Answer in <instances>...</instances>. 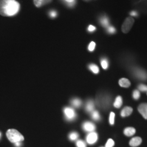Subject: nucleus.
I'll return each instance as SVG.
<instances>
[{"label":"nucleus","mask_w":147,"mask_h":147,"mask_svg":"<svg viewBox=\"0 0 147 147\" xmlns=\"http://www.w3.org/2000/svg\"><path fill=\"white\" fill-rule=\"evenodd\" d=\"M20 10V4L16 0H0V15L9 17L16 15Z\"/></svg>","instance_id":"nucleus-1"},{"label":"nucleus","mask_w":147,"mask_h":147,"mask_svg":"<svg viewBox=\"0 0 147 147\" xmlns=\"http://www.w3.org/2000/svg\"><path fill=\"white\" fill-rule=\"evenodd\" d=\"M6 136L9 141L13 143L22 142L24 140V137L21 135V133L13 129L8 130L6 132Z\"/></svg>","instance_id":"nucleus-2"},{"label":"nucleus","mask_w":147,"mask_h":147,"mask_svg":"<svg viewBox=\"0 0 147 147\" xmlns=\"http://www.w3.org/2000/svg\"><path fill=\"white\" fill-rule=\"evenodd\" d=\"M134 22L135 20L132 17L127 18L121 26V30L124 33H127L130 31L134 24Z\"/></svg>","instance_id":"nucleus-3"},{"label":"nucleus","mask_w":147,"mask_h":147,"mask_svg":"<svg viewBox=\"0 0 147 147\" xmlns=\"http://www.w3.org/2000/svg\"><path fill=\"white\" fill-rule=\"evenodd\" d=\"M64 113L66 119L69 121H73L76 117V113L73 108L67 107L64 109Z\"/></svg>","instance_id":"nucleus-4"},{"label":"nucleus","mask_w":147,"mask_h":147,"mask_svg":"<svg viewBox=\"0 0 147 147\" xmlns=\"http://www.w3.org/2000/svg\"><path fill=\"white\" fill-rule=\"evenodd\" d=\"M98 139V135L95 132H89L86 137V141L89 144H93L97 142Z\"/></svg>","instance_id":"nucleus-5"},{"label":"nucleus","mask_w":147,"mask_h":147,"mask_svg":"<svg viewBox=\"0 0 147 147\" xmlns=\"http://www.w3.org/2000/svg\"><path fill=\"white\" fill-rule=\"evenodd\" d=\"M134 75L138 79L146 80L147 79V73L146 71L143 69L140 68H135L134 70Z\"/></svg>","instance_id":"nucleus-6"},{"label":"nucleus","mask_w":147,"mask_h":147,"mask_svg":"<svg viewBox=\"0 0 147 147\" xmlns=\"http://www.w3.org/2000/svg\"><path fill=\"white\" fill-rule=\"evenodd\" d=\"M82 127L84 131L88 132L94 131L96 128L94 124L90 121L84 122L82 125Z\"/></svg>","instance_id":"nucleus-7"},{"label":"nucleus","mask_w":147,"mask_h":147,"mask_svg":"<svg viewBox=\"0 0 147 147\" xmlns=\"http://www.w3.org/2000/svg\"><path fill=\"white\" fill-rule=\"evenodd\" d=\"M138 112L142 115V116L147 119V104L144 103L141 104L138 107Z\"/></svg>","instance_id":"nucleus-8"},{"label":"nucleus","mask_w":147,"mask_h":147,"mask_svg":"<svg viewBox=\"0 0 147 147\" xmlns=\"http://www.w3.org/2000/svg\"><path fill=\"white\" fill-rule=\"evenodd\" d=\"M142 138L140 137H133L129 142V144L132 147H136L140 146L142 143Z\"/></svg>","instance_id":"nucleus-9"},{"label":"nucleus","mask_w":147,"mask_h":147,"mask_svg":"<svg viewBox=\"0 0 147 147\" xmlns=\"http://www.w3.org/2000/svg\"><path fill=\"white\" fill-rule=\"evenodd\" d=\"M52 1L53 0H33L34 4L37 8L42 7L44 5L51 3Z\"/></svg>","instance_id":"nucleus-10"},{"label":"nucleus","mask_w":147,"mask_h":147,"mask_svg":"<svg viewBox=\"0 0 147 147\" xmlns=\"http://www.w3.org/2000/svg\"><path fill=\"white\" fill-rule=\"evenodd\" d=\"M132 108L131 107L126 106L121 111V115L122 117H125L130 116L132 112Z\"/></svg>","instance_id":"nucleus-11"},{"label":"nucleus","mask_w":147,"mask_h":147,"mask_svg":"<svg viewBox=\"0 0 147 147\" xmlns=\"http://www.w3.org/2000/svg\"><path fill=\"white\" fill-rule=\"evenodd\" d=\"M85 109L86 111L87 112L91 113L94 110V103L92 100H89L87 102L86 106H85Z\"/></svg>","instance_id":"nucleus-12"},{"label":"nucleus","mask_w":147,"mask_h":147,"mask_svg":"<svg viewBox=\"0 0 147 147\" xmlns=\"http://www.w3.org/2000/svg\"><path fill=\"white\" fill-rule=\"evenodd\" d=\"M136 133V130L134 127H127L124 130V134L126 136L130 137L133 136Z\"/></svg>","instance_id":"nucleus-13"},{"label":"nucleus","mask_w":147,"mask_h":147,"mask_svg":"<svg viewBox=\"0 0 147 147\" xmlns=\"http://www.w3.org/2000/svg\"><path fill=\"white\" fill-rule=\"evenodd\" d=\"M119 84L122 87L127 88V87H130V86L131 85V83L128 79H126V78H122L119 80Z\"/></svg>","instance_id":"nucleus-14"},{"label":"nucleus","mask_w":147,"mask_h":147,"mask_svg":"<svg viewBox=\"0 0 147 147\" xmlns=\"http://www.w3.org/2000/svg\"><path fill=\"white\" fill-rule=\"evenodd\" d=\"M123 104V100H122V98L121 96H117L116 98V100L115 101V102L113 104L114 106L117 108V109H119L120 108L121 105Z\"/></svg>","instance_id":"nucleus-15"},{"label":"nucleus","mask_w":147,"mask_h":147,"mask_svg":"<svg viewBox=\"0 0 147 147\" xmlns=\"http://www.w3.org/2000/svg\"><path fill=\"white\" fill-rule=\"evenodd\" d=\"M71 105L76 108H79L82 105V101L78 98H75L71 101Z\"/></svg>","instance_id":"nucleus-16"},{"label":"nucleus","mask_w":147,"mask_h":147,"mask_svg":"<svg viewBox=\"0 0 147 147\" xmlns=\"http://www.w3.org/2000/svg\"><path fill=\"white\" fill-rule=\"evenodd\" d=\"M100 23L102 26L107 27L109 26V20L107 17L103 16L100 19Z\"/></svg>","instance_id":"nucleus-17"},{"label":"nucleus","mask_w":147,"mask_h":147,"mask_svg":"<svg viewBox=\"0 0 147 147\" xmlns=\"http://www.w3.org/2000/svg\"><path fill=\"white\" fill-rule=\"evenodd\" d=\"M91 117L93 120L95 121H99L100 119V116L99 113L97 111L94 110L91 113Z\"/></svg>","instance_id":"nucleus-18"},{"label":"nucleus","mask_w":147,"mask_h":147,"mask_svg":"<svg viewBox=\"0 0 147 147\" xmlns=\"http://www.w3.org/2000/svg\"><path fill=\"white\" fill-rule=\"evenodd\" d=\"M89 69L93 73L95 74H97L99 73V67L94 64H90L89 65Z\"/></svg>","instance_id":"nucleus-19"},{"label":"nucleus","mask_w":147,"mask_h":147,"mask_svg":"<svg viewBox=\"0 0 147 147\" xmlns=\"http://www.w3.org/2000/svg\"><path fill=\"white\" fill-rule=\"evenodd\" d=\"M79 137V134L76 132H71L69 135V138L71 141H76Z\"/></svg>","instance_id":"nucleus-20"},{"label":"nucleus","mask_w":147,"mask_h":147,"mask_svg":"<svg viewBox=\"0 0 147 147\" xmlns=\"http://www.w3.org/2000/svg\"><path fill=\"white\" fill-rule=\"evenodd\" d=\"M101 65L104 69H107L109 67V62L106 58H103L101 61Z\"/></svg>","instance_id":"nucleus-21"},{"label":"nucleus","mask_w":147,"mask_h":147,"mask_svg":"<svg viewBox=\"0 0 147 147\" xmlns=\"http://www.w3.org/2000/svg\"><path fill=\"white\" fill-rule=\"evenodd\" d=\"M76 145L77 147H87L86 142L83 140H78L76 143Z\"/></svg>","instance_id":"nucleus-22"},{"label":"nucleus","mask_w":147,"mask_h":147,"mask_svg":"<svg viewBox=\"0 0 147 147\" xmlns=\"http://www.w3.org/2000/svg\"><path fill=\"white\" fill-rule=\"evenodd\" d=\"M133 98L135 100H138L140 97V92L138 90H135L132 94Z\"/></svg>","instance_id":"nucleus-23"},{"label":"nucleus","mask_w":147,"mask_h":147,"mask_svg":"<svg viewBox=\"0 0 147 147\" xmlns=\"http://www.w3.org/2000/svg\"><path fill=\"white\" fill-rule=\"evenodd\" d=\"M115 146V142L112 139H109L105 144V147H113Z\"/></svg>","instance_id":"nucleus-24"},{"label":"nucleus","mask_w":147,"mask_h":147,"mask_svg":"<svg viewBox=\"0 0 147 147\" xmlns=\"http://www.w3.org/2000/svg\"><path fill=\"white\" fill-rule=\"evenodd\" d=\"M115 114L114 112H111L110 115V119L109 121L111 125H113L115 123Z\"/></svg>","instance_id":"nucleus-25"},{"label":"nucleus","mask_w":147,"mask_h":147,"mask_svg":"<svg viewBox=\"0 0 147 147\" xmlns=\"http://www.w3.org/2000/svg\"><path fill=\"white\" fill-rule=\"evenodd\" d=\"M138 88L139 89V90L141 92H147V86L144 84H140L138 85Z\"/></svg>","instance_id":"nucleus-26"},{"label":"nucleus","mask_w":147,"mask_h":147,"mask_svg":"<svg viewBox=\"0 0 147 147\" xmlns=\"http://www.w3.org/2000/svg\"><path fill=\"white\" fill-rule=\"evenodd\" d=\"M107 30L108 33H109L110 34H113L116 32L115 28L113 26H109L107 27Z\"/></svg>","instance_id":"nucleus-27"},{"label":"nucleus","mask_w":147,"mask_h":147,"mask_svg":"<svg viewBox=\"0 0 147 147\" xmlns=\"http://www.w3.org/2000/svg\"><path fill=\"white\" fill-rule=\"evenodd\" d=\"M95 47V43L94 42H92L89 44L88 46V50L89 51H93Z\"/></svg>","instance_id":"nucleus-28"},{"label":"nucleus","mask_w":147,"mask_h":147,"mask_svg":"<svg viewBox=\"0 0 147 147\" xmlns=\"http://www.w3.org/2000/svg\"><path fill=\"white\" fill-rule=\"evenodd\" d=\"M95 29H96L95 27L93 26V25H89L88 28V31L90 32H92L94 31L95 30Z\"/></svg>","instance_id":"nucleus-29"},{"label":"nucleus","mask_w":147,"mask_h":147,"mask_svg":"<svg viewBox=\"0 0 147 147\" xmlns=\"http://www.w3.org/2000/svg\"><path fill=\"white\" fill-rule=\"evenodd\" d=\"M130 14L132 16H135V17H137L138 16V13L135 11H132L130 13Z\"/></svg>","instance_id":"nucleus-30"},{"label":"nucleus","mask_w":147,"mask_h":147,"mask_svg":"<svg viewBox=\"0 0 147 147\" xmlns=\"http://www.w3.org/2000/svg\"><path fill=\"white\" fill-rule=\"evenodd\" d=\"M50 16H51L52 18L56 17V13L55 11H51V13H50Z\"/></svg>","instance_id":"nucleus-31"},{"label":"nucleus","mask_w":147,"mask_h":147,"mask_svg":"<svg viewBox=\"0 0 147 147\" xmlns=\"http://www.w3.org/2000/svg\"><path fill=\"white\" fill-rule=\"evenodd\" d=\"M21 144H22L21 142H16V143H15V145H16V147H20L21 146Z\"/></svg>","instance_id":"nucleus-32"},{"label":"nucleus","mask_w":147,"mask_h":147,"mask_svg":"<svg viewBox=\"0 0 147 147\" xmlns=\"http://www.w3.org/2000/svg\"><path fill=\"white\" fill-rule=\"evenodd\" d=\"M67 3H73L74 2H75V0H65Z\"/></svg>","instance_id":"nucleus-33"},{"label":"nucleus","mask_w":147,"mask_h":147,"mask_svg":"<svg viewBox=\"0 0 147 147\" xmlns=\"http://www.w3.org/2000/svg\"><path fill=\"white\" fill-rule=\"evenodd\" d=\"M1 136V132H0V137Z\"/></svg>","instance_id":"nucleus-34"},{"label":"nucleus","mask_w":147,"mask_h":147,"mask_svg":"<svg viewBox=\"0 0 147 147\" xmlns=\"http://www.w3.org/2000/svg\"></svg>","instance_id":"nucleus-35"},{"label":"nucleus","mask_w":147,"mask_h":147,"mask_svg":"<svg viewBox=\"0 0 147 147\" xmlns=\"http://www.w3.org/2000/svg\"></svg>","instance_id":"nucleus-36"}]
</instances>
